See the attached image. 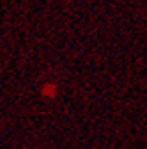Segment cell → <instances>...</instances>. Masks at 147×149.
I'll return each instance as SVG.
<instances>
[]
</instances>
